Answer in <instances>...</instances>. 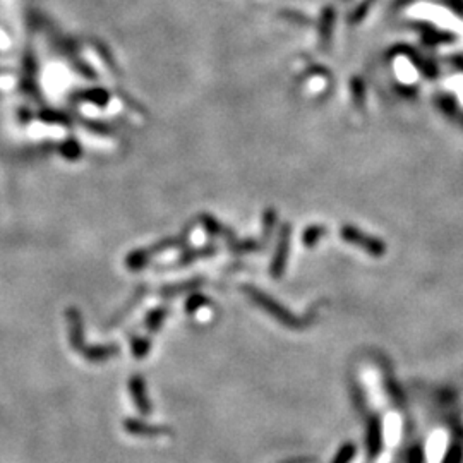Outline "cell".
Segmentation results:
<instances>
[{"label":"cell","instance_id":"6da1fadb","mask_svg":"<svg viewBox=\"0 0 463 463\" xmlns=\"http://www.w3.org/2000/svg\"><path fill=\"white\" fill-rule=\"evenodd\" d=\"M89 95H91V96H88L89 100H93V101H96V103H101V105H103V103H105V100L98 98V96H101V95H107V93H105V91H91V93H89Z\"/></svg>","mask_w":463,"mask_h":463}]
</instances>
